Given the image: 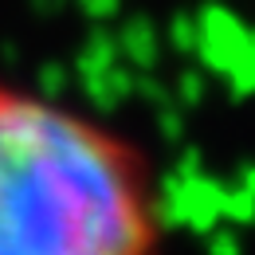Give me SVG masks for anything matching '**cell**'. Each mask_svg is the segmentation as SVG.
I'll list each match as a JSON object with an SVG mask.
<instances>
[{
	"label": "cell",
	"mask_w": 255,
	"mask_h": 255,
	"mask_svg": "<svg viewBox=\"0 0 255 255\" xmlns=\"http://www.w3.org/2000/svg\"><path fill=\"white\" fill-rule=\"evenodd\" d=\"M0 255H169L157 161L95 110L0 75Z\"/></svg>",
	"instance_id": "obj_1"
}]
</instances>
